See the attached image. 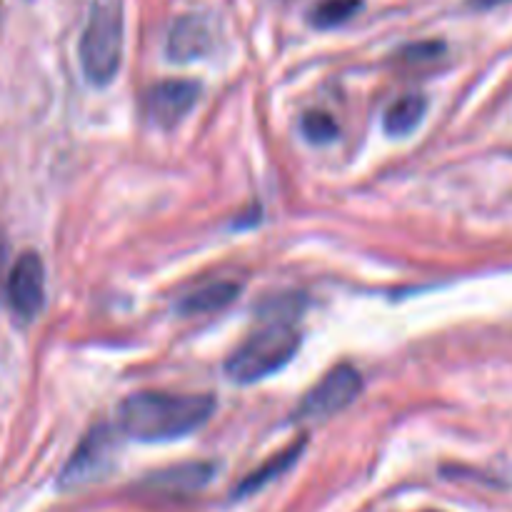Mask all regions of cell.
<instances>
[{"label": "cell", "mask_w": 512, "mask_h": 512, "mask_svg": "<svg viewBox=\"0 0 512 512\" xmlns=\"http://www.w3.org/2000/svg\"><path fill=\"white\" fill-rule=\"evenodd\" d=\"M215 410L210 395H183L143 390L118 405V433L140 443H168L195 433Z\"/></svg>", "instance_id": "1"}, {"label": "cell", "mask_w": 512, "mask_h": 512, "mask_svg": "<svg viewBox=\"0 0 512 512\" xmlns=\"http://www.w3.org/2000/svg\"><path fill=\"white\" fill-rule=\"evenodd\" d=\"M125 45V5L123 0H93L88 23L78 43L80 68L85 80L95 88H105L118 75Z\"/></svg>", "instance_id": "2"}, {"label": "cell", "mask_w": 512, "mask_h": 512, "mask_svg": "<svg viewBox=\"0 0 512 512\" xmlns=\"http://www.w3.org/2000/svg\"><path fill=\"white\" fill-rule=\"evenodd\" d=\"M300 348V333L285 320H265L260 330L243 340L225 363V373L240 385L258 383L293 360Z\"/></svg>", "instance_id": "3"}, {"label": "cell", "mask_w": 512, "mask_h": 512, "mask_svg": "<svg viewBox=\"0 0 512 512\" xmlns=\"http://www.w3.org/2000/svg\"><path fill=\"white\" fill-rule=\"evenodd\" d=\"M363 390V378L353 365H338L328 370L325 378L310 390L293 413V420H328L358 400Z\"/></svg>", "instance_id": "4"}, {"label": "cell", "mask_w": 512, "mask_h": 512, "mask_svg": "<svg viewBox=\"0 0 512 512\" xmlns=\"http://www.w3.org/2000/svg\"><path fill=\"white\" fill-rule=\"evenodd\" d=\"M118 448V433L110 425H98L90 430L60 473V488L73 490L98 480L110 468Z\"/></svg>", "instance_id": "5"}, {"label": "cell", "mask_w": 512, "mask_h": 512, "mask_svg": "<svg viewBox=\"0 0 512 512\" xmlns=\"http://www.w3.org/2000/svg\"><path fill=\"white\" fill-rule=\"evenodd\" d=\"M5 298L18 320L28 323L43 310L45 303V268L38 253H23L10 268L5 280Z\"/></svg>", "instance_id": "6"}, {"label": "cell", "mask_w": 512, "mask_h": 512, "mask_svg": "<svg viewBox=\"0 0 512 512\" xmlns=\"http://www.w3.org/2000/svg\"><path fill=\"white\" fill-rule=\"evenodd\" d=\"M198 83L183 78H170L160 80L153 88H148L145 93V110L153 118L155 125H163V128H173L175 123L185 118V115L193 110L195 100H198Z\"/></svg>", "instance_id": "7"}, {"label": "cell", "mask_w": 512, "mask_h": 512, "mask_svg": "<svg viewBox=\"0 0 512 512\" xmlns=\"http://www.w3.org/2000/svg\"><path fill=\"white\" fill-rule=\"evenodd\" d=\"M210 478H213V465L210 463H185L148 475L145 488L158 495H188L205 488Z\"/></svg>", "instance_id": "8"}, {"label": "cell", "mask_w": 512, "mask_h": 512, "mask_svg": "<svg viewBox=\"0 0 512 512\" xmlns=\"http://www.w3.org/2000/svg\"><path fill=\"white\" fill-rule=\"evenodd\" d=\"M168 58L178 63L198 60L200 55L208 53L210 33L198 18H180L168 33Z\"/></svg>", "instance_id": "9"}, {"label": "cell", "mask_w": 512, "mask_h": 512, "mask_svg": "<svg viewBox=\"0 0 512 512\" xmlns=\"http://www.w3.org/2000/svg\"><path fill=\"white\" fill-rule=\"evenodd\" d=\"M238 295H240V283H235V280H213V283L203 285V288L185 295L183 303H180V313L183 315L218 313V310L228 308Z\"/></svg>", "instance_id": "10"}, {"label": "cell", "mask_w": 512, "mask_h": 512, "mask_svg": "<svg viewBox=\"0 0 512 512\" xmlns=\"http://www.w3.org/2000/svg\"><path fill=\"white\" fill-rule=\"evenodd\" d=\"M425 110H428V100L418 93H410L398 98L395 103L388 105L383 115V128L385 133L393 135V138H405V135L413 133L415 128L423 120Z\"/></svg>", "instance_id": "11"}, {"label": "cell", "mask_w": 512, "mask_h": 512, "mask_svg": "<svg viewBox=\"0 0 512 512\" xmlns=\"http://www.w3.org/2000/svg\"><path fill=\"white\" fill-rule=\"evenodd\" d=\"M303 448H305V443H303V440H300V443H293V445H290V448H285L283 453L273 455V458H270L268 463H263L258 470H253V473H250L248 478H245L243 483L238 485L235 495H238V498H245V495L258 493V490H263L268 483L278 480L280 475H285L290 468H293L295 463H298V458H300V453H303Z\"/></svg>", "instance_id": "12"}, {"label": "cell", "mask_w": 512, "mask_h": 512, "mask_svg": "<svg viewBox=\"0 0 512 512\" xmlns=\"http://www.w3.org/2000/svg\"><path fill=\"white\" fill-rule=\"evenodd\" d=\"M358 8L360 0H320V3L315 5L310 20H313V25H318V28H335V25L353 18V15L358 13Z\"/></svg>", "instance_id": "13"}, {"label": "cell", "mask_w": 512, "mask_h": 512, "mask_svg": "<svg viewBox=\"0 0 512 512\" xmlns=\"http://www.w3.org/2000/svg\"><path fill=\"white\" fill-rule=\"evenodd\" d=\"M300 130H303V135L310 143L323 145L335 140V135H338V123L333 120V115L323 113V110H313V113H305Z\"/></svg>", "instance_id": "14"}, {"label": "cell", "mask_w": 512, "mask_h": 512, "mask_svg": "<svg viewBox=\"0 0 512 512\" xmlns=\"http://www.w3.org/2000/svg\"><path fill=\"white\" fill-rule=\"evenodd\" d=\"M473 5H478V8H493V5H500V3H508V0H470Z\"/></svg>", "instance_id": "15"}, {"label": "cell", "mask_w": 512, "mask_h": 512, "mask_svg": "<svg viewBox=\"0 0 512 512\" xmlns=\"http://www.w3.org/2000/svg\"><path fill=\"white\" fill-rule=\"evenodd\" d=\"M0 273H3V245H0Z\"/></svg>", "instance_id": "16"}]
</instances>
